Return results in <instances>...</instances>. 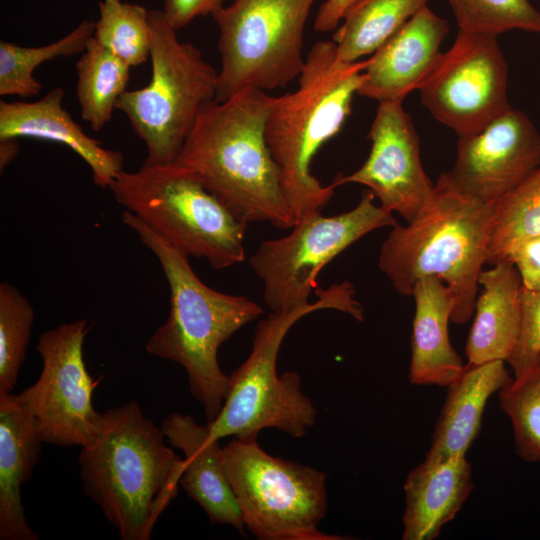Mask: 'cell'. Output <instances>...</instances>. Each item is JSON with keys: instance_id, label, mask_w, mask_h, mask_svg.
Wrapping results in <instances>:
<instances>
[{"instance_id": "1", "label": "cell", "mask_w": 540, "mask_h": 540, "mask_svg": "<svg viewBox=\"0 0 540 540\" xmlns=\"http://www.w3.org/2000/svg\"><path fill=\"white\" fill-rule=\"evenodd\" d=\"M274 96L249 87L200 111L174 161L190 170L242 222L291 229L280 169L266 142Z\"/></svg>"}, {"instance_id": "2", "label": "cell", "mask_w": 540, "mask_h": 540, "mask_svg": "<svg viewBox=\"0 0 540 540\" xmlns=\"http://www.w3.org/2000/svg\"><path fill=\"white\" fill-rule=\"evenodd\" d=\"M122 221L158 259L170 290L168 318L148 339L146 350L185 369L190 391L209 424L218 417L228 387L218 349L263 309L246 296L219 292L203 283L184 252L131 212L125 210Z\"/></svg>"}, {"instance_id": "3", "label": "cell", "mask_w": 540, "mask_h": 540, "mask_svg": "<svg viewBox=\"0 0 540 540\" xmlns=\"http://www.w3.org/2000/svg\"><path fill=\"white\" fill-rule=\"evenodd\" d=\"M102 430L78 463L83 493L102 511L122 540H149L178 494L184 470L164 443V433L137 402L109 408Z\"/></svg>"}, {"instance_id": "4", "label": "cell", "mask_w": 540, "mask_h": 540, "mask_svg": "<svg viewBox=\"0 0 540 540\" xmlns=\"http://www.w3.org/2000/svg\"><path fill=\"white\" fill-rule=\"evenodd\" d=\"M367 63L341 62L333 41H318L305 57L298 88L274 97L265 137L295 222L321 211L334 195L332 184L324 186L312 174V160L350 115Z\"/></svg>"}, {"instance_id": "5", "label": "cell", "mask_w": 540, "mask_h": 540, "mask_svg": "<svg viewBox=\"0 0 540 540\" xmlns=\"http://www.w3.org/2000/svg\"><path fill=\"white\" fill-rule=\"evenodd\" d=\"M494 206L459 191L443 172L418 215L392 227L380 249V270L405 296L419 279L437 276L455 295L451 321L466 323L475 309Z\"/></svg>"}, {"instance_id": "6", "label": "cell", "mask_w": 540, "mask_h": 540, "mask_svg": "<svg viewBox=\"0 0 540 540\" xmlns=\"http://www.w3.org/2000/svg\"><path fill=\"white\" fill-rule=\"evenodd\" d=\"M317 299L291 310L271 311L259 321L248 358L228 376V387L218 417L207 424L216 439L235 436L257 439L265 428L302 437L315 423L317 411L301 389L296 372L277 374V357L289 330L304 316L333 309L364 320L363 307L345 280L314 290Z\"/></svg>"}, {"instance_id": "7", "label": "cell", "mask_w": 540, "mask_h": 540, "mask_svg": "<svg viewBox=\"0 0 540 540\" xmlns=\"http://www.w3.org/2000/svg\"><path fill=\"white\" fill-rule=\"evenodd\" d=\"M115 200L188 257L215 269L245 258L248 224L239 220L188 169L144 161L121 171L108 188Z\"/></svg>"}, {"instance_id": "8", "label": "cell", "mask_w": 540, "mask_h": 540, "mask_svg": "<svg viewBox=\"0 0 540 540\" xmlns=\"http://www.w3.org/2000/svg\"><path fill=\"white\" fill-rule=\"evenodd\" d=\"M151 78L126 90L116 109L123 112L147 149L146 160H176L202 108L216 100L218 72L191 43L181 42L162 10H150Z\"/></svg>"}, {"instance_id": "9", "label": "cell", "mask_w": 540, "mask_h": 540, "mask_svg": "<svg viewBox=\"0 0 540 540\" xmlns=\"http://www.w3.org/2000/svg\"><path fill=\"white\" fill-rule=\"evenodd\" d=\"M222 463L244 526L260 540H336L318 527L327 512V475L273 457L257 439L222 448Z\"/></svg>"}, {"instance_id": "10", "label": "cell", "mask_w": 540, "mask_h": 540, "mask_svg": "<svg viewBox=\"0 0 540 540\" xmlns=\"http://www.w3.org/2000/svg\"><path fill=\"white\" fill-rule=\"evenodd\" d=\"M315 0H234L211 16L219 29L216 100L249 87H285L303 69V32Z\"/></svg>"}, {"instance_id": "11", "label": "cell", "mask_w": 540, "mask_h": 540, "mask_svg": "<svg viewBox=\"0 0 540 540\" xmlns=\"http://www.w3.org/2000/svg\"><path fill=\"white\" fill-rule=\"evenodd\" d=\"M367 190L351 210L334 216L314 212L295 222L285 236L261 242L249 264L263 282V299L271 311L309 303L320 271L366 234L397 224L393 213L374 203Z\"/></svg>"}, {"instance_id": "12", "label": "cell", "mask_w": 540, "mask_h": 540, "mask_svg": "<svg viewBox=\"0 0 540 540\" xmlns=\"http://www.w3.org/2000/svg\"><path fill=\"white\" fill-rule=\"evenodd\" d=\"M88 330L87 320L80 319L42 333L36 347L41 374L16 394L44 443L86 448L102 430L104 415L93 406L98 382L89 374L83 355Z\"/></svg>"}, {"instance_id": "13", "label": "cell", "mask_w": 540, "mask_h": 540, "mask_svg": "<svg viewBox=\"0 0 540 540\" xmlns=\"http://www.w3.org/2000/svg\"><path fill=\"white\" fill-rule=\"evenodd\" d=\"M507 84L508 67L497 36L459 30L418 90L432 116L462 137L511 108Z\"/></svg>"}, {"instance_id": "14", "label": "cell", "mask_w": 540, "mask_h": 540, "mask_svg": "<svg viewBox=\"0 0 540 540\" xmlns=\"http://www.w3.org/2000/svg\"><path fill=\"white\" fill-rule=\"evenodd\" d=\"M367 137L371 148L365 162L349 175L338 174L331 184H362L383 209L411 222L434 184L422 166L419 136L401 101L379 102Z\"/></svg>"}, {"instance_id": "15", "label": "cell", "mask_w": 540, "mask_h": 540, "mask_svg": "<svg viewBox=\"0 0 540 540\" xmlns=\"http://www.w3.org/2000/svg\"><path fill=\"white\" fill-rule=\"evenodd\" d=\"M540 166V134L521 111L510 108L478 132L459 137L448 176L461 192L497 202Z\"/></svg>"}, {"instance_id": "16", "label": "cell", "mask_w": 540, "mask_h": 540, "mask_svg": "<svg viewBox=\"0 0 540 540\" xmlns=\"http://www.w3.org/2000/svg\"><path fill=\"white\" fill-rule=\"evenodd\" d=\"M449 24L428 6L412 16L368 58L358 95L401 101L419 89L438 62Z\"/></svg>"}, {"instance_id": "17", "label": "cell", "mask_w": 540, "mask_h": 540, "mask_svg": "<svg viewBox=\"0 0 540 540\" xmlns=\"http://www.w3.org/2000/svg\"><path fill=\"white\" fill-rule=\"evenodd\" d=\"M64 90L55 87L31 102L0 101V139L34 138L63 144L89 166L93 182L110 187L123 171V154L88 136L63 106Z\"/></svg>"}, {"instance_id": "18", "label": "cell", "mask_w": 540, "mask_h": 540, "mask_svg": "<svg viewBox=\"0 0 540 540\" xmlns=\"http://www.w3.org/2000/svg\"><path fill=\"white\" fill-rule=\"evenodd\" d=\"M161 429L169 443L184 454L180 486L211 523L231 525L243 534L242 514L223 467L219 439L210 435L207 424L200 425L180 413L165 417Z\"/></svg>"}, {"instance_id": "19", "label": "cell", "mask_w": 540, "mask_h": 540, "mask_svg": "<svg viewBox=\"0 0 540 540\" xmlns=\"http://www.w3.org/2000/svg\"><path fill=\"white\" fill-rule=\"evenodd\" d=\"M42 443L16 394H0V540L39 539L25 516L21 486L32 476Z\"/></svg>"}, {"instance_id": "20", "label": "cell", "mask_w": 540, "mask_h": 540, "mask_svg": "<svg viewBox=\"0 0 540 540\" xmlns=\"http://www.w3.org/2000/svg\"><path fill=\"white\" fill-rule=\"evenodd\" d=\"M504 362L467 363L460 375L446 386L445 402L424 460L438 462L466 456L480 431L489 398L512 380Z\"/></svg>"}, {"instance_id": "21", "label": "cell", "mask_w": 540, "mask_h": 540, "mask_svg": "<svg viewBox=\"0 0 540 540\" xmlns=\"http://www.w3.org/2000/svg\"><path fill=\"white\" fill-rule=\"evenodd\" d=\"M412 296L415 315L409 380L415 385L447 386L464 368L448 334L455 295L443 280L431 275L416 282Z\"/></svg>"}, {"instance_id": "22", "label": "cell", "mask_w": 540, "mask_h": 540, "mask_svg": "<svg viewBox=\"0 0 540 540\" xmlns=\"http://www.w3.org/2000/svg\"><path fill=\"white\" fill-rule=\"evenodd\" d=\"M473 490L465 456L424 460L404 482L403 540H433L461 509Z\"/></svg>"}, {"instance_id": "23", "label": "cell", "mask_w": 540, "mask_h": 540, "mask_svg": "<svg viewBox=\"0 0 540 540\" xmlns=\"http://www.w3.org/2000/svg\"><path fill=\"white\" fill-rule=\"evenodd\" d=\"M478 284L483 291L475 303V317L465 354L468 363L507 361L514 351L521 328L522 282L515 265L501 262L481 270Z\"/></svg>"}, {"instance_id": "24", "label": "cell", "mask_w": 540, "mask_h": 540, "mask_svg": "<svg viewBox=\"0 0 540 540\" xmlns=\"http://www.w3.org/2000/svg\"><path fill=\"white\" fill-rule=\"evenodd\" d=\"M428 0H354L332 41L341 62L352 63L373 54Z\"/></svg>"}, {"instance_id": "25", "label": "cell", "mask_w": 540, "mask_h": 540, "mask_svg": "<svg viewBox=\"0 0 540 540\" xmlns=\"http://www.w3.org/2000/svg\"><path fill=\"white\" fill-rule=\"evenodd\" d=\"M131 68L94 37L81 53L76 63V97L81 117L95 132L111 120L119 98L127 90Z\"/></svg>"}, {"instance_id": "26", "label": "cell", "mask_w": 540, "mask_h": 540, "mask_svg": "<svg viewBox=\"0 0 540 540\" xmlns=\"http://www.w3.org/2000/svg\"><path fill=\"white\" fill-rule=\"evenodd\" d=\"M95 21L85 19L62 38L37 47L0 42V95L36 96L42 84L34 75L44 62L82 53L94 36Z\"/></svg>"}, {"instance_id": "27", "label": "cell", "mask_w": 540, "mask_h": 540, "mask_svg": "<svg viewBox=\"0 0 540 540\" xmlns=\"http://www.w3.org/2000/svg\"><path fill=\"white\" fill-rule=\"evenodd\" d=\"M540 235V166L494 206L485 264L505 262L522 241Z\"/></svg>"}, {"instance_id": "28", "label": "cell", "mask_w": 540, "mask_h": 540, "mask_svg": "<svg viewBox=\"0 0 540 540\" xmlns=\"http://www.w3.org/2000/svg\"><path fill=\"white\" fill-rule=\"evenodd\" d=\"M98 6L94 39L129 66L143 64L151 48L149 11L122 0H102Z\"/></svg>"}, {"instance_id": "29", "label": "cell", "mask_w": 540, "mask_h": 540, "mask_svg": "<svg viewBox=\"0 0 540 540\" xmlns=\"http://www.w3.org/2000/svg\"><path fill=\"white\" fill-rule=\"evenodd\" d=\"M34 316L31 303L16 287L0 284V394L12 393L15 388Z\"/></svg>"}, {"instance_id": "30", "label": "cell", "mask_w": 540, "mask_h": 540, "mask_svg": "<svg viewBox=\"0 0 540 540\" xmlns=\"http://www.w3.org/2000/svg\"><path fill=\"white\" fill-rule=\"evenodd\" d=\"M500 405L511 420L517 454L540 461V361L499 391Z\"/></svg>"}, {"instance_id": "31", "label": "cell", "mask_w": 540, "mask_h": 540, "mask_svg": "<svg viewBox=\"0 0 540 540\" xmlns=\"http://www.w3.org/2000/svg\"><path fill=\"white\" fill-rule=\"evenodd\" d=\"M460 31L499 34L540 32V11L528 0H447Z\"/></svg>"}, {"instance_id": "32", "label": "cell", "mask_w": 540, "mask_h": 540, "mask_svg": "<svg viewBox=\"0 0 540 540\" xmlns=\"http://www.w3.org/2000/svg\"><path fill=\"white\" fill-rule=\"evenodd\" d=\"M540 361V288H521V328L517 345L507 362L514 377L532 369Z\"/></svg>"}, {"instance_id": "33", "label": "cell", "mask_w": 540, "mask_h": 540, "mask_svg": "<svg viewBox=\"0 0 540 540\" xmlns=\"http://www.w3.org/2000/svg\"><path fill=\"white\" fill-rule=\"evenodd\" d=\"M506 261L517 268L523 287L530 290L540 288V235L522 241Z\"/></svg>"}, {"instance_id": "34", "label": "cell", "mask_w": 540, "mask_h": 540, "mask_svg": "<svg viewBox=\"0 0 540 540\" xmlns=\"http://www.w3.org/2000/svg\"><path fill=\"white\" fill-rule=\"evenodd\" d=\"M224 0H164L163 13L176 30L186 27L196 17L212 15Z\"/></svg>"}, {"instance_id": "35", "label": "cell", "mask_w": 540, "mask_h": 540, "mask_svg": "<svg viewBox=\"0 0 540 540\" xmlns=\"http://www.w3.org/2000/svg\"><path fill=\"white\" fill-rule=\"evenodd\" d=\"M354 0H326L319 8L314 29L328 32L335 29Z\"/></svg>"}, {"instance_id": "36", "label": "cell", "mask_w": 540, "mask_h": 540, "mask_svg": "<svg viewBox=\"0 0 540 540\" xmlns=\"http://www.w3.org/2000/svg\"><path fill=\"white\" fill-rule=\"evenodd\" d=\"M17 138L0 139V168L5 169L19 153L20 145Z\"/></svg>"}]
</instances>
